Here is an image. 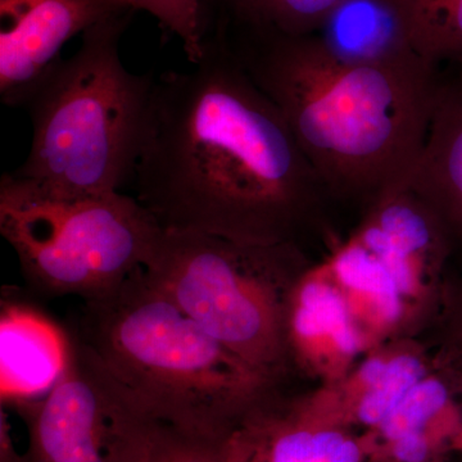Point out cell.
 <instances>
[{
	"instance_id": "1",
	"label": "cell",
	"mask_w": 462,
	"mask_h": 462,
	"mask_svg": "<svg viewBox=\"0 0 462 462\" xmlns=\"http://www.w3.org/2000/svg\"><path fill=\"white\" fill-rule=\"evenodd\" d=\"M191 66L154 80L135 199L162 229L289 245L327 187L284 116L220 39L206 36Z\"/></svg>"
},
{
	"instance_id": "2",
	"label": "cell",
	"mask_w": 462,
	"mask_h": 462,
	"mask_svg": "<svg viewBox=\"0 0 462 462\" xmlns=\"http://www.w3.org/2000/svg\"><path fill=\"white\" fill-rule=\"evenodd\" d=\"M206 36L220 39L273 100L328 191L376 203L403 187L430 127L439 66L345 65L314 33Z\"/></svg>"
},
{
	"instance_id": "3",
	"label": "cell",
	"mask_w": 462,
	"mask_h": 462,
	"mask_svg": "<svg viewBox=\"0 0 462 462\" xmlns=\"http://www.w3.org/2000/svg\"><path fill=\"white\" fill-rule=\"evenodd\" d=\"M143 415L202 436L229 437L263 406L258 373L154 288L142 269L85 302L76 331Z\"/></svg>"
},
{
	"instance_id": "4",
	"label": "cell",
	"mask_w": 462,
	"mask_h": 462,
	"mask_svg": "<svg viewBox=\"0 0 462 462\" xmlns=\"http://www.w3.org/2000/svg\"><path fill=\"white\" fill-rule=\"evenodd\" d=\"M135 11L125 9L83 33L33 88L29 156L14 175L57 196L112 193L133 181L153 74L124 66L120 41Z\"/></svg>"
},
{
	"instance_id": "5",
	"label": "cell",
	"mask_w": 462,
	"mask_h": 462,
	"mask_svg": "<svg viewBox=\"0 0 462 462\" xmlns=\"http://www.w3.org/2000/svg\"><path fill=\"white\" fill-rule=\"evenodd\" d=\"M161 231L121 191L65 197L12 172L0 179V233L29 284L48 296H109L144 266Z\"/></svg>"
},
{
	"instance_id": "6",
	"label": "cell",
	"mask_w": 462,
	"mask_h": 462,
	"mask_svg": "<svg viewBox=\"0 0 462 462\" xmlns=\"http://www.w3.org/2000/svg\"><path fill=\"white\" fill-rule=\"evenodd\" d=\"M289 256V245L162 229L142 272L231 354L272 378L284 354L287 303L281 288Z\"/></svg>"
},
{
	"instance_id": "7",
	"label": "cell",
	"mask_w": 462,
	"mask_h": 462,
	"mask_svg": "<svg viewBox=\"0 0 462 462\" xmlns=\"http://www.w3.org/2000/svg\"><path fill=\"white\" fill-rule=\"evenodd\" d=\"M17 411L29 434L26 462H139L158 424L76 334L56 384Z\"/></svg>"
},
{
	"instance_id": "8",
	"label": "cell",
	"mask_w": 462,
	"mask_h": 462,
	"mask_svg": "<svg viewBox=\"0 0 462 462\" xmlns=\"http://www.w3.org/2000/svg\"><path fill=\"white\" fill-rule=\"evenodd\" d=\"M125 9L120 0H0V100L23 107L67 42Z\"/></svg>"
},
{
	"instance_id": "9",
	"label": "cell",
	"mask_w": 462,
	"mask_h": 462,
	"mask_svg": "<svg viewBox=\"0 0 462 462\" xmlns=\"http://www.w3.org/2000/svg\"><path fill=\"white\" fill-rule=\"evenodd\" d=\"M369 446L345 425L310 409L261 406L231 437V462H367Z\"/></svg>"
},
{
	"instance_id": "10",
	"label": "cell",
	"mask_w": 462,
	"mask_h": 462,
	"mask_svg": "<svg viewBox=\"0 0 462 462\" xmlns=\"http://www.w3.org/2000/svg\"><path fill=\"white\" fill-rule=\"evenodd\" d=\"M294 287L285 310V342L310 366L339 375L366 345L363 327L325 270L307 273Z\"/></svg>"
},
{
	"instance_id": "11",
	"label": "cell",
	"mask_w": 462,
	"mask_h": 462,
	"mask_svg": "<svg viewBox=\"0 0 462 462\" xmlns=\"http://www.w3.org/2000/svg\"><path fill=\"white\" fill-rule=\"evenodd\" d=\"M440 71L430 127L404 187L462 240V62Z\"/></svg>"
},
{
	"instance_id": "12",
	"label": "cell",
	"mask_w": 462,
	"mask_h": 462,
	"mask_svg": "<svg viewBox=\"0 0 462 462\" xmlns=\"http://www.w3.org/2000/svg\"><path fill=\"white\" fill-rule=\"evenodd\" d=\"M314 35L322 50L345 65H434L416 47L401 0H339Z\"/></svg>"
},
{
	"instance_id": "13",
	"label": "cell",
	"mask_w": 462,
	"mask_h": 462,
	"mask_svg": "<svg viewBox=\"0 0 462 462\" xmlns=\"http://www.w3.org/2000/svg\"><path fill=\"white\" fill-rule=\"evenodd\" d=\"M2 404L14 409L44 397L69 357V336L30 307L3 305Z\"/></svg>"
},
{
	"instance_id": "14",
	"label": "cell",
	"mask_w": 462,
	"mask_h": 462,
	"mask_svg": "<svg viewBox=\"0 0 462 462\" xmlns=\"http://www.w3.org/2000/svg\"><path fill=\"white\" fill-rule=\"evenodd\" d=\"M324 270L345 294L364 331L392 329L402 318L404 296L397 282L355 236L334 252Z\"/></svg>"
},
{
	"instance_id": "15",
	"label": "cell",
	"mask_w": 462,
	"mask_h": 462,
	"mask_svg": "<svg viewBox=\"0 0 462 462\" xmlns=\"http://www.w3.org/2000/svg\"><path fill=\"white\" fill-rule=\"evenodd\" d=\"M428 374L421 358L412 354L375 356L361 364L352 379L348 401L331 421L360 425L373 431Z\"/></svg>"
},
{
	"instance_id": "16",
	"label": "cell",
	"mask_w": 462,
	"mask_h": 462,
	"mask_svg": "<svg viewBox=\"0 0 462 462\" xmlns=\"http://www.w3.org/2000/svg\"><path fill=\"white\" fill-rule=\"evenodd\" d=\"M339 0H200L203 38L216 29L312 35Z\"/></svg>"
},
{
	"instance_id": "17",
	"label": "cell",
	"mask_w": 462,
	"mask_h": 462,
	"mask_svg": "<svg viewBox=\"0 0 462 462\" xmlns=\"http://www.w3.org/2000/svg\"><path fill=\"white\" fill-rule=\"evenodd\" d=\"M462 418L454 398V384L442 376L419 382L376 430L365 436L369 451L400 438L427 436L451 445Z\"/></svg>"
},
{
	"instance_id": "18",
	"label": "cell",
	"mask_w": 462,
	"mask_h": 462,
	"mask_svg": "<svg viewBox=\"0 0 462 462\" xmlns=\"http://www.w3.org/2000/svg\"><path fill=\"white\" fill-rule=\"evenodd\" d=\"M421 56L434 65L462 62V0H401Z\"/></svg>"
},
{
	"instance_id": "19",
	"label": "cell",
	"mask_w": 462,
	"mask_h": 462,
	"mask_svg": "<svg viewBox=\"0 0 462 462\" xmlns=\"http://www.w3.org/2000/svg\"><path fill=\"white\" fill-rule=\"evenodd\" d=\"M231 436H202L156 424L139 462H231Z\"/></svg>"
},
{
	"instance_id": "20",
	"label": "cell",
	"mask_w": 462,
	"mask_h": 462,
	"mask_svg": "<svg viewBox=\"0 0 462 462\" xmlns=\"http://www.w3.org/2000/svg\"><path fill=\"white\" fill-rule=\"evenodd\" d=\"M133 11L153 16L169 35L181 42L190 63L202 57L203 33L200 25V0H120Z\"/></svg>"
},
{
	"instance_id": "21",
	"label": "cell",
	"mask_w": 462,
	"mask_h": 462,
	"mask_svg": "<svg viewBox=\"0 0 462 462\" xmlns=\"http://www.w3.org/2000/svg\"><path fill=\"white\" fill-rule=\"evenodd\" d=\"M0 462H26L25 455L20 454L14 446L8 416L3 407L0 412Z\"/></svg>"
},
{
	"instance_id": "22",
	"label": "cell",
	"mask_w": 462,
	"mask_h": 462,
	"mask_svg": "<svg viewBox=\"0 0 462 462\" xmlns=\"http://www.w3.org/2000/svg\"><path fill=\"white\" fill-rule=\"evenodd\" d=\"M454 348L462 370V296L456 305L454 320Z\"/></svg>"
},
{
	"instance_id": "23",
	"label": "cell",
	"mask_w": 462,
	"mask_h": 462,
	"mask_svg": "<svg viewBox=\"0 0 462 462\" xmlns=\"http://www.w3.org/2000/svg\"><path fill=\"white\" fill-rule=\"evenodd\" d=\"M449 448L454 449V451L460 452L462 455V418L460 424H458L457 430H456L454 437H452Z\"/></svg>"
}]
</instances>
